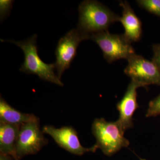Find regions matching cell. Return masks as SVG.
Masks as SVG:
<instances>
[{
	"instance_id": "6da1fadb",
	"label": "cell",
	"mask_w": 160,
	"mask_h": 160,
	"mask_svg": "<svg viewBox=\"0 0 160 160\" xmlns=\"http://www.w3.org/2000/svg\"><path fill=\"white\" fill-rule=\"evenodd\" d=\"M77 29L89 39L91 34L107 31L112 24L119 22L120 17L102 3L86 0L80 4Z\"/></svg>"
},
{
	"instance_id": "7a4b0ae2",
	"label": "cell",
	"mask_w": 160,
	"mask_h": 160,
	"mask_svg": "<svg viewBox=\"0 0 160 160\" xmlns=\"http://www.w3.org/2000/svg\"><path fill=\"white\" fill-rule=\"evenodd\" d=\"M37 38V35L33 34L24 41L2 39L1 41L13 43L22 50L25 60L20 67V71L26 74L36 75L41 79L63 86V83L58 75L55 73L56 67L54 63L46 64L39 57Z\"/></svg>"
},
{
	"instance_id": "3957f363",
	"label": "cell",
	"mask_w": 160,
	"mask_h": 160,
	"mask_svg": "<svg viewBox=\"0 0 160 160\" xmlns=\"http://www.w3.org/2000/svg\"><path fill=\"white\" fill-rule=\"evenodd\" d=\"M92 131L96 139L95 145L108 156L129 146V140L124 137L125 130L118 121L109 122L103 118L95 119Z\"/></svg>"
},
{
	"instance_id": "277c9868",
	"label": "cell",
	"mask_w": 160,
	"mask_h": 160,
	"mask_svg": "<svg viewBox=\"0 0 160 160\" xmlns=\"http://www.w3.org/2000/svg\"><path fill=\"white\" fill-rule=\"evenodd\" d=\"M89 39L98 44L109 63L122 59L127 60L136 54L132 43L123 34H112L107 30L91 34Z\"/></svg>"
},
{
	"instance_id": "5b68a950",
	"label": "cell",
	"mask_w": 160,
	"mask_h": 160,
	"mask_svg": "<svg viewBox=\"0 0 160 160\" xmlns=\"http://www.w3.org/2000/svg\"><path fill=\"white\" fill-rule=\"evenodd\" d=\"M43 133L40 129L39 119L21 126L16 145V155L18 159L38 153L48 144V140Z\"/></svg>"
},
{
	"instance_id": "8992f818",
	"label": "cell",
	"mask_w": 160,
	"mask_h": 160,
	"mask_svg": "<svg viewBox=\"0 0 160 160\" xmlns=\"http://www.w3.org/2000/svg\"><path fill=\"white\" fill-rule=\"evenodd\" d=\"M124 72L142 87L150 85L160 86V70L152 61L134 54L128 60Z\"/></svg>"
},
{
	"instance_id": "52a82bcc",
	"label": "cell",
	"mask_w": 160,
	"mask_h": 160,
	"mask_svg": "<svg viewBox=\"0 0 160 160\" xmlns=\"http://www.w3.org/2000/svg\"><path fill=\"white\" fill-rule=\"evenodd\" d=\"M86 40H88L87 37L78 29H74L59 40L55 51L56 61L54 65L60 79L64 72L70 68L77 54V49L80 43Z\"/></svg>"
},
{
	"instance_id": "ba28073f",
	"label": "cell",
	"mask_w": 160,
	"mask_h": 160,
	"mask_svg": "<svg viewBox=\"0 0 160 160\" xmlns=\"http://www.w3.org/2000/svg\"><path fill=\"white\" fill-rule=\"evenodd\" d=\"M43 133L49 135L58 146L72 154L81 156L86 152H95L98 148L95 144L90 148L83 147L79 140L78 132L71 126L56 128L52 126L43 127Z\"/></svg>"
},
{
	"instance_id": "9c48e42d",
	"label": "cell",
	"mask_w": 160,
	"mask_h": 160,
	"mask_svg": "<svg viewBox=\"0 0 160 160\" xmlns=\"http://www.w3.org/2000/svg\"><path fill=\"white\" fill-rule=\"evenodd\" d=\"M140 87H142L131 81L122 98L117 105V108L119 113L117 121L125 131L133 127L132 117L135 111L139 107L137 90Z\"/></svg>"
},
{
	"instance_id": "30bf717a",
	"label": "cell",
	"mask_w": 160,
	"mask_h": 160,
	"mask_svg": "<svg viewBox=\"0 0 160 160\" xmlns=\"http://www.w3.org/2000/svg\"><path fill=\"white\" fill-rule=\"evenodd\" d=\"M120 6L122 8V14L119 22L125 29L123 35L131 43L138 42L142 33L141 20L127 1H121Z\"/></svg>"
},
{
	"instance_id": "8fae6325",
	"label": "cell",
	"mask_w": 160,
	"mask_h": 160,
	"mask_svg": "<svg viewBox=\"0 0 160 160\" xmlns=\"http://www.w3.org/2000/svg\"><path fill=\"white\" fill-rule=\"evenodd\" d=\"M22 125L0 122V154L11 156L19 160L16 155V145Z\"/></svg>"
},
{
	"instance_id": "7c38bea8",
	"label": "cell",
	"mask_w": 160,
	"mask_h": 160,
	"mask_svg": "<svg viewBox=\"0 0 160 160\" xmlns=\"http://www.w3.org/2000/svg\"><path fill=\"white\" fill-rule=\"evenodd\" d=\"M38 119L34 114L23 113L12 107L2 97L0 99V122L22 125Z\"/></svg>"
},
{
	"instance_id": "4fadbf2b",
	"label": "cell",
	"mask_w": 160,
	"mask_h": 160,
	"mask_svg": "<svg viewBox=\"0 0 160 160\" xmlns=\"http://www.w3.org/2000/svg\"><path fill=\"white\" fill-rule=\"evenodd\" d=\"M138 6L160 17V0H138Z\"/></svg>"
},
{
	"instance_id": "5bb4252c",
	"label": "cell",
	"mask_w": 160,
	"mask_h": 160,
	"mask_svg": "<svg viewBox=\"0 0 160 160\" xmlns=\"http://www.w3.org/2000/svg\"><path fill=\"white\" fill-rule=\"evenodd\" d=\"M160 115V94L149 102L146 112V117H156Z\"/></svg>"
},
{
	"instance_id": "9a60e30c",
	"label": "cell",
	"mask_w": 160,
	"mask_h": 160,
	"mask_svg": "<svg viewBox=\"0 0 160 160\" xmlns=\"http://www.w3.org/2000/svg\"><path fill=\"white\" fill-rule=\"evenodd\" d=\"M14 1L11 0H1L0 1V18L1 21L9 15L12 8Z\"/></svg>"
},
{
	"instance_id": "2e32d148",
	"label": "cell",
	"mask_w": 160,
	"mask_h": 160,
	"mask_svg": "<svg viewBox=\"0 0 160 160\" xmlns=\"http://www.w3.org/2000/svg\"><path fill=\"white\" fill-rule=\"evenodd\" d=\"M153 56L152 61L158 66L160 70V44L152 46Z\"/></svg>"
},
{
	"instance_id": "e0dca14e",
	"label": "cell",
	"mask_w": 160,
	"mask_h": 160,
	"mask_svg": "<svg viewBox=\"0 0 160 160\" xmlns=\"http://www.w3.org/2000/svg\"><path fill=\"white\" fill-rule=\"evenodd\" d=\"M0 160H18L9 155L0 154Z\"/></svg>"
},
{
	"instance_id": "ac0fdd59",
	"label": "cell",
	"mask_w": 160,
	"mask_h": 160,
	"mask_svg": "<svg viewBox=\"0 0 160 160\" xmlns=\"http://www.w3.org/2000/svg\"><path fill=\"white\" fill-rule=\"evenodd\" d=\"M140 160H146V159H144L141 158H139Z\"/></svg>"
}]
</instances>
